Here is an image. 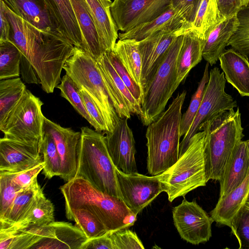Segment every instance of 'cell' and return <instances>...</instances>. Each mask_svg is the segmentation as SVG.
Instances as JSON below:
<instances>
[{
    "label": "cell",
    "mask_w": 249,
    "mask_h": 249,
    "mask_svg": "<svg viewBox=\"0 0 249 249\" xmlns=\"http://www.w3.org/2000/svg\"><path fill=\"white\" fill-rule=\"evenodd\" d=\"M66 213L83 209L95 214L108 231L129 228L137 220L135 214L119 198L105 194L81 177L61 186Z\"/></svg>",
    "instance_id": "6da1fadb"
},
{
    "label": "cell",
    "mask_w": 249,
    "mask_h": 249,
    "mask_svg": "<svg viewBox=\"0 0 249 249\" xmlns=\"http://www.w3.org/2000/svg\"><path fill=\"white\" fill-rule=\"evenodd\" d=\"M186 95L185 90L178 93L167 109L147 126V169L151 175L161 174L178 159L181 110Z\"/></svg>",
    "instance_id": "7a4b0ae2"
},
{
    "label": "cell",
    "mask_w": 249,
    "mask_h": 249,
    "mask_svg": "<svg viewBox=\"0 0 249 249\" xmlns=\"http://www.w3.org/2000/svg\"><path fill=\"white\" fill-rule=\"evenodd\" d=\"M239 109L225 110L200 124L205 132L204 156L208 180H219L236 145L244 136Z\"/></svg>",
    "instance_id": "3957f363"
},
{
    "label": "cell",
    "mask_w": 249,
    "mask_h": 249,
    "mask_svg": "<svg viewBox=\"0 0 249 249\" xmlns=\"http://www.w3.org/2000/svg\"><path fill=\"white\" fill-rule=\"evenodd\" d=\"M76 177L87 180L101 192L122 199L116 167L109 155L103 133L81 128Z\"/></svg>",
    "instance_id": "277c9868"
},
{
    "label": "cell",
    "mask_w": 249,
    "mask_h": 249,
    "mask_svg": "<svg viewBox=\"0 0 249 249\" xmlns=\"http://www.w3.org/2000/svg\"><path fill=\"white\" fill-rule=\"evenodd\" d=\"M205 132L196 133L190 139L187 149L176 162L158 175L163 192L172 202L208 181L204 156Z\"/></svg>",
    "instance_id": "5b68a950"
},
{
    "label": "cell",
    "mask_w": 249,
    "mask_h": 249,
    "mask_svg": "<svg viewBox=\"0 0 249 249\" xmlns=\"http://www.w3.org/2000/svg\"><path fill=\"white\" fill-rule=\"evenodd\" d=\"M63 69L96 103L105 119L106 132L112 131L120 118L110 99L97 61L82 49L74 46Z\"/></svg>",
    "instance_id": "8992f818"
},
{
    "label": "cell",
    "mask_w": 249,
    "mask_h": 249,
    "mask_svg": "<svg viewBox=\"0 0 249 249\" xmlns=\"http://www.w3.org/2000/svg\"><path fill=\"white\" fill-rule=\"evenodd\" d=\"M184 35L178 36L173 42L164 60L143 91L140 117L145 126L155 121L164 111L179 86L177 81L176 64Z\"/></svg>",
    "instance_id": "52a82bcc"
},
{
    "label": "cell",
    "mask_w": 249,
    "mask_h": 249,
    "mask_svg": "<svg viewBox=\"0 0 249 249\" xmlns=\"http://www.w3.org/2000/svg\"><path fill=\"white\" fill-rule=\"evenodd\" d=\"M40 99L26 89L23 96L0 127L5 138L41 146L45 116Z\"/></svg>",
    "instance_id": "ba28073f"
},
{
    "label": "cell",
    "mask_w": 249,
    "mask_h": 249,
    "mask_svg": "<svg viewBox=\"0 0 249 249\" xmlns=\"http://www.w3.org/2000/svg\"><path fill=\"white\" fill-rule=\"evenodd\" d=\"M226 81L224 72H221L217 67L211 70L200 106L189 130L180 143L179 156L185 152L201 124L220 112L237 107L236 101L225 90Z\"/></svg>",
    "instance_id": "9c48e42d"
},
{
    "label": "cell",
    "mask_w": 249,
    "mask_h": 249,
    "mask_svg": "<svg viewBox=\"0 0 249 249\" xmlns=\"http://www.w3.org/2000/svg\"><path fill=\"white\" fill-rule=\"evenodd\" d=\"M174 225L181 238L187 242L198 245L208 241L212 237L213 221L196 202L184 198L172 210Z\"/></svg>",
    "instance_id": "30bf717a"
},
{
    "label": "cell",
    "mask_w": 249,
    "mask_h": 249,
    "mask_svg": "<svg viewBox=\"0 0 249 249\" xmlns=\"http://www.w3.org/2000/svg\"><path fill=\"white\" fill-rule=\"evenodd\" d=\"M170 0H114L111 13L118 30L127 32L170 8Z\"/></svg>",
    "instance_id": "8fae6325"
},
{
    "label": "cell",
    "mask_w": 249,
    "mask_h": 249,
    "mask_svg": "<svg viewBox=\"0 0 249 249\" xmlns=\"http://www.w3.org/2000/svg\"><path fill=\"white\" fill-rule=\"evenodd\" d=\"M116 172L122 199L137 215L163 192L158 175L125 173L116 167Z\"/></svg>",
    "instance_id": "7c38bea8"
},
{
    "label": "cell",
    "mask_w": 249,
    "mask_h": 249,
    "mask_svg": "<svg viewBox=\"0 0 249 249\" xmlns=\"http://www.w3.org/2000/svg\"><path fill=\"white\" fill-rule=\"evenodd\" d=\"M4 11L11 26L10 40L18 47L31 65L40 61L46 53L51 35L38 30L14 13L5 3Z\"/></svg>",
    "instance_id": "4fadbf2b"
},
{
    "label": "cell",
    "mask_w": 249,
    "mask_h": 249,
    "mask_svg": "<svg viewBox=\"0 0 249 249\" xmlns=\"http://www.w3.org/2000/svg\"><path fill=\"white\" fill-rule=\"evenodd\" d=\"M189 30L160 31L139 41L138 47L142 61V88L143 92L164 60L173 42L178 36Z\"/></svg>",
    "instance_id": "5bb4252c"
},
{
    "label": "cell",
    "mask_w": 249,
    "mask_h": 249,
    "mask_svg": "<svg viewBox=\"0 0 249 249\" xmlns=\"http://www.w3.org/2000/svg\"><path fill=\"white\" fill-rule=\"evenodd\" d=\"M43 131L50 134L55 142L60 157L61 167L59 177L67 182L76 176L78 148L81 132L63 127L44 118Z\"/></svg>",
    "instance_id": "9a60e30c"
},
{
    "label": "cell",
    "mask_w": 249,
    "mask_h": 249,
    "mask_svg": "<svg viewBox=\"0 0 249 249\" xmlns=\"http://www.w3.org/2000/svg\"><path fill=\"white\" fill-rule=\"evenodd\" d=\"M97 62L110 99L119 117L128 119L131 118V114L140 116L141 105L133 97L120 78L106 52Z\"/></svg>",
    "instance_id": "2e32d148"
},
{
    "label": "cell",
    "mask_w": 249,
    "mask_h": 249,
    "mask_svg": "<svg viewBox=\"0 0 249 249\" xmlns=\"http://www.w3.org/2000/svg\"><path fill=\"white\" fill-rule=\"evenodd\" d=\"M126 118H120L111 132L103 133L107 149L115 167L125 173L138 172L135 141Z\"/></svg>",
    "instance_id": "e0dca14e"
},
{
    "label": "cell",
    "mask_w": 249,
    "mask_h": 249,
    "mask_svg": "<svg viewBox=\"0 0 249 249\" xmlns=\"http://www.w3.org/2000/svg\"><path fill=\"white\" fill-rule=\"evenodd\" d=\"M41 147L10 140L0 139V172L15 173L43 161Z\"/></svg>",
    "instance_id": "ac0fdd59"
},
{
    "label": "cell",
    "mask_w": 249,
    "mask_h": 249,
    "mask_svg": "<svg viewBox=\"0 0 249 249\" xmlns=\"http://www.w3.org/2000/svg\"><path fill=\"white\" fill-rule=\"evenodd\" d=\"M2 0L14 13L41 32L66 39L60 33L54 14L46 0Z\"/></svg>",
    "instance_id": "d6986e66"
},
{
    "label": "cell",
    "mask_w": 249,
    "mask_h": 249,
    "mask_svg": "<svg viewBox=\"0 0 249 249\" xmlns=\"http://www.w3.org/2000/svg\"><path fill=\"white\" fill-rule=\"evenodd\" d=\"M192 25L172 7L154 19L143 23L124 33H119V39H133L140 41L153 33L160 31L189 30Z\"/></svg>",
    "instance_id": "ffe728a7"
},
{
    "label": "cell",
    "mask_w": 249,
    "mask_h": 249,
    "mask_svg": "<svg viewBox=\"0 0 249 249\" xmlns=\"http://www.w3.org/2000/svg\"><path fill=\"white\" fill-rule=\"evenodd\" d=\"M249 170V140L241 141L234 148L222 174L219 197L237 187L244 179Z\"/></svg>",
    "instance_id": "44dd1931"
},
{
    "label": "cell",
    "mask_w": 249,
    "mask_h": 249,
    "mask_svg": "<svg viewBox=\"0 0 249 249\" xmlns=\"http://www.w3.org/2000/svg\"><path fill=\"white\" fill-rule=\"evenodd\" d=\"M218 60L226 80L241 96L249 97V61L232 48L225 50Z\"/></svg>",
    "instance_id": "7402d4cb"
},
{
    "label": "cell",
    "mask_w": 249,
    "mask_h": 249,
    "mask_svg": "<svg viewBox=\"0 0 249 249\" xmlns=\"http://www.w3.org/2000/svg\"><path fill=\"white\" fill-rule=\"evenodd\" d=\"M94 20L101 47L106 52L113 50L118 38L117 28L113 19L111 0H85Z\"/></svg>",
    "instance_id": "603a6c76"
},
{
    "label": "cell",
    "mask_w": 249,
    "mask_h": 249,
    "mask_svg": "<svg viewBox=\"0 0 249 249\" xmlns=\"http://www.w3.org/2000/svg\"><path fill=\"white\" fill-rule=\"evenodd\" d=\"M249 193V170L243 181L226 196L219 197L210 216L217 224L231 227V222L246 203Z\"/></svg>",
    "instance_id": "cb8c5ba5"
},
{
    "label": "cell",
    "mask_w": 249,
    "mask_h": 249,
    "mask_svg": "<svg viewBox=\"0 0 249 249\" xmlns=\"http://www.w3.org/2000/svg\"><path fill=\"white\" fill-rule=\"evenodd\" d=\"M51 235L34 246L33 249H80L88 239L76 225L61 221L51 223Z\"/></svg>",
    "instance_id": "d4e9b609"
},
{
    "label": "cell",
    "mask_w": 249,
    "mask_h": 249,
    "mask_svg": "<svg viewBox=\"0 0 249 249\" xmlns=\"http://www.w3.org/2000/svg\"><path fill=\"white\" fill-rule=\"evenodd\" d=\"M237 14L222 20L211 30L205 40L202 57L211 66L216 63L235 32L239 24Z\"/></svg>",
    "instance_id": "484cf974"
},
{
    "label": "cell",
    "mask_w": 249,
    "mask_h": 249,
    "mask_svg": "<svg viewBox=\"0 0 249 249\" xmlns=\"http://www.w3.org/2000/svg\"><path fill=\"white\" fill-rule=\"evenodd\" d=\"M82 36V49L97 61L105 53L85 0H70Z\"/></svg>",
    "instance_id": "4316f807"
},
{
    "label": "cell",
    "mask_w": 249,
    "mask_h": 249,
    "mask_svg": "<svg viewBox=\"0 0 249 249\" xmlns=\"http://www.w3.org/2000/svg\"><path fill=\"white\" fill-rule=\"evenodd\" d=\"M204 43V41L193 29L184 34L176 64L178 85L186 79L191 69L201 61Z\"/></svg>",
    "instance_id": "83f0119b"
},
{
    "label": "cell",
    "mask_w": 249,
    "mask_h": 249,
    "mask_svg": "<svg viewBox=\"0 0 249 249\" xmlns=\"http://www.w3.org/2000/svg\"><path fill=\"white\" fill-rule=\"evenodd\" d=\"M51 8L61 34L82 49V36L70 0H46Z\"/></svg>",
    "instance_id": "f1b7e54d"
},
{
    "label": "cell",
    "mask_w": 249,
    "mask_h": 249,
    "mask_svg": "<svg viewBox=\"0 0 249 249\" xmlns=\"http://www.w3.org/2000/svg\"><path fill=\"white\" fill-rule=\"evenodd\" d=\"M42 191L37 178L29 187L20 190L3 216L0 218V230L20 221L30 210Z\"/></svg>",
    "instance_id": "f546056e"
},
{
    "label": "cell",
    "mask_w": 249,
    "mask_h": 249,
    "mask_svg": "<svg viewBox=\"0 0 249 249\" xmlns=\"http://www.w3.org/2000/svg\"><path fill=\"white\" fill-rule=\"evenodd\" d=\"M55 221L54 208L42 191L30 210L18 222L0 231H17L31 226H44Z\"/></svg>",
    "instance_id": "4dcf8cb0"
},
{
    "label": "cell",
    "mask_w": 249,
    "mask_h": 249,
    "mask_svg": "<svg viewBox=\"0 0 249 249\" xmlns=\"http://www.w3.org/2000/svg\"><path fill=\"white\" fill-rule=\"evenodd\" d=\"M138 44L139 41L133 39H119L113 51L133 80L142 88V61Z\"/></svg>",
    "instance_id": "1f68e13d"
},
{
    "label": "cell",
    "mask_w": 249,
    "mask_h": 249,
    "mask_svg": "<svg viewBox=\"0 0 249 249\" xmlns=\"http://www.w3.org/2000/svg\"><path fill=\"white\" fill-rule=\"evenodd\" d=\"M26 89L19 77L0 80V127L4 124Z\"/></svg>",
    "instance_id": "d6a6232c"
},
{
    "label": "cell",
    "mask_w": 249,
    "mask_h": 249,
    "mask_svg": "<svg viewBox=\"0 0 249 249\" xmlns=\"http://www.w3.org/2000/svg\"><path fill=\"white\" fill-rule=\"evenodd\" d=\"M224 18L216 0H201L192 23V29L205 41L211 30Z\"/></svg>",
    "instance_id": "836d02e7"
},
{
    "label": "cell",
    "mask_w": 249,
    "mask_h": 249,
    "mask_svg": "<svg viewBox=\"0 0 249 249\" xmlns=\"http://www.w3.org/2000/svg\"><path fill=\"white\" fill-rule=\"evenodd\" d=\"M22 53L11 41L0 43V80L19 77Z\"/></svg>",
    "instance_id": "e575fe53"
},
{
    "label": "cell",
    "mask_w": 249,
    "mask_h": 249,
    "mask_svg": "<svg viewBox=\"0 0 249 249\" xmlns=\"http://www.w3.org/2000/svg\"><path fill=\"white\" fill-rule=\"evenodd\" d=\"M67 218L74 221L88 239L95 238L108 232L102 222L91 212L83 209L66 213Z\"/></svg>",
    "instance_id": "d590c367"
},
{
    "label": "cell",
    "mask_w": 249,
    "mask_h": 249,
    "mask_svg": "<svg viewBox=\"0 0 249 249\" xmlns=\"http://www.w3.org/2000/svg\"><path fill=\"white\" fill-rule=\"evenodd\" d=\"M56 88L60 89L61 96L68 100L75 110L99 132L98 125L88 113L80 90L75 82L66 74Z\"/></svg>",
    "instance_id": "8d00e7d4"
},
{
    "label": "cell",
    "mask_w": 249,
    "mask_h": 249,
    "mask_svg": "<svg viewBox=\"0 0 249 249\" xmlns=\"http://www.w3.org/2000/svg\"><path fill=\"white\" fill-rule=\"evenodd\" d=\"M52 230L50 223L44 226H31L17 231H6L14 235L9 249H31L38 242L49 238Z\"/></svg>",
    "instance_id": "74e56055"
},
{
    "label": "cell",
    "mask_w": 249,
    "mask_h": 249,
    "mask_svg": "<svg viewBox=\"0 0 249 249\" xmlns=\"http://www.w3.org/2000/svg\"><path fill=\"white\" fill-rule=\"evenodd\" d=\"M237 16L239 24L227 46H231L249 61V7L242 6Z\"/></svg>",
    "instance_id": "f35d334b"
},
{
    "label": "cell",
    "mask_w": 249,
    "mask_h": 249,
    "mask_svg": "<svg viewBox=\"0 0 249 249\" xmlns=\"http://www.w3.org/2000/svg\"><path fill=\"white\" fill-rule=\"evenodd\" d=\"M44 166L42 173L46 178L51 179L60 175L61 159L56 146L51 135L43 131L41 146Z\"/></svg>",
    "instance_id": "ab89813d"
},
{
    "label": "cell",
    "mask_w": 249,
    "mask_h": 249,
    "mask_svg": "<svg viewBox=\"0 0 249 249\" xmlns=\"http://www.w3.org/2000/svg\"><path fill=\"white\" fill-rule=\"evenodd\" d=\"M209 64L207 63L202 77L198 83L196 91L192 96L188 108L182 115L180 127L181 137L188 132L200 106L204 89L209 78Z\"/></svg>",
    "instance_id": "60d3db41"
},
{
    "label": "cell",
    "mask_w": 249,
    "mask_h": 249,
    "mask_svg": "<svg viewBox=\"0 0 249 249\" xmlns=\"http://www.w3.org/2000/svg\"><path fill=\"white\" fill-rule=\"evenodd\" d=\"M240 249H249V208L245 205L233 219L230 227Z\"/></svg>",
    "instance_id": "b9f144b4"
},
{
    "label": "cell",
    "mask_w": 249,
    "mask_h": 249,
    "mask_svg": "<svg viewBox=\"0 0 249 249\" xmlns=\"http://www.w3.org/2000/svg\"><path fill=\"white\" fill-rule=\"evenodd\" d=\"M106 53L110 62L121 80L133 97L142 106L143 95L142 88L133 80L113 50L107 51Z\"/></svg>",
    "instance_id": "7bdbcfd3"
},
{
    "label": "cell",
    "mask_w": 249,
    "mask_h": 249,
    "mask_svg": "<svg viewBox=\"0 0 249 249\" xmlns=\"http://www.w3.org/2000/svg\"><path fill=\"white\" fill-rule=\"evenodd\" d=\"M21 190L13 182L11 173L0 172V218L3 216Z\"/></svg>",
    "instance_id": "ee69618b"
},
{
    "label": "cell",
    "mask_w": 249,
    "mask_h": 249,
    "mask_svg": "<svg viewBox=\"0 0 249 249\" xmlns=\"http://www.w3.org/2000/svg\"><path fill=\"white\" fill-rule=\"evenodd\" d=\"M114 249H144L143 245L135 232L126 228L110 231Z\"/></svg>",
    "instance_id": "f6af8a7d"
},
{
    "label": "cell",
    "mask_w": 249,
    "mask_h": 249,
    "mask_svg": "<svg viewBox=\"0 0 249 249\" xmlns=\"http://www.w3.org/2000/svg\"><path fill=\"white\" fill-rule=\"evenodd\" d=\"M44 166V160L25 170L12 174V181L20 189L29 187L37 178V175L42 171Z\"/></svg>",
    "instance_id": "bcb514c9"
},
{
    "label": "cell",
    "mask_w": 249,
    "mask_h": 249,
    "mask_svg": "<svg viewBox=\"0 0 249 249\" xmlns=\"http://www.w3.org/2000/svg\"><path fill=\"white\" fill-rule=\"evenodd\" d=\"M201 0H170L171 7L192 25Z\"/></svg>",
    "instance_id": "7dc6e473"
},
{
    "label": "cell",
    "mask_w": 249,
    "mask_h": 249,
    "mask_svg": "<svg viewBox=\"0 0 249 249\" xmlns=\"http://www.w3.org/2000/svg\"><path fill=\"white\" fill-rule=\"evenodd\" d=\"M83 97L87 110L98 125L99 132L105 133L107 131L104 117L98 106L83 88H79Z\"/></svg>",
    "instance_id": "c3c4849f"
},
{
    "label": "cell",
    "mask_w": 249,
    "mask_h": 249,
    "mask_svg": "<svg viewBox=\"0 0 249 249\" xmlns=\"http://www.w3.org/2000/svg\"><path fill=\"white\" fill-rule=\"evenodd\" d=\"M110 231L91 239H88L81 247L80 249H114L110 236Z\"/></svg>",
    "instance_id": "681fc988"
},
{
    "label": "cell",
    "mask_w": 249,
    "mask_h": 249,
    "mask_svg": "<svg viewBox=\"0 0 249 249\" xmlns=\"http://www.w3.org/2000/svg\"><path fill=\"white\" fill-rule=\"evenodd\" d=\"M222 16L228 18L237 14L243 6L241 0H216Z\"/></svg>",
    "instance_id": "f907efd6"
},
{
    "label": "cell",
    "mask_w": 249,
    "mask_h": 249,
    "mask_svg": "<svg viewBox=\"0 0 249 249\" xmlns=\"http://www.w3.org/2000/svg\"><path fill=\"white\" fill-rule=\"evenodd\" d=\"M20 73L23 80L28 83H40L36 72L27 59L22 54L20 63Z\"/></svg>",
    "instance_id": "816d5d0a"
},
{
    "label": "cell",
    "mask_w": 249,
    "mask_h": 249,
    "mask_svg": "<svg viewBox=\"0 0 249 249\" xmlns=\"http://www.w3.org/2000/svg\"><path fill=\"white\" fill-rule=\"evenodd\" d=\"M0 43L10 40L11 26L4 11V2L0 0Z\"/></svg>",
    "instance_id": "f5cc1de1"
},
{
    "label": "cell",
    "mask_w": 249,
    "mask_h": 249,
    "mask_svg": "<svg viewBox=\"0 0 249 249\" xmlns=\"http://www.w3.org/2000/svg\"><path fill=\"white\" fill-rule=\"evenodd\" d=\"M249 0H241L243 6H246Z\"/></svg>",
    "instance_id": "db71d44e"
},
{
    "label": "cell",
    "mask_w": 249,
    "mask_h": 249,
    "mask_svg": "<svg viewBox=\"0 0 249 249\" xmlns=\"http://www.w3.org/2000/svg\"><path fill=\"white\" fill-rule=\"evenodd\" d=\"M246 205H249V196L248 197L247 200L246 201Z\"/></svg>",
    "instance_id": "11a10c76"
},
{
    "label": "cell",
    "mask_w": 249,
    "mask_h": 249,
    "mask_svg": "<svg viewBox=\"0 0 249 249\" xmlns=\"http://www.w3.org/2000/svg\"><path fill=\"white\" fill-rule=\"evenodd\" d=\"M246 6L249 7V0H248V3H247V5Z\"/></svg>",
    "instance_id": "9f6ffc18"
},
{
    "label": "cell",
    "mask_w": 249,
    "mask_h": 249,
    "mask_svg": "<svg viewBox=\"0 0 249 249\" xmlns=\"http://www.w3.org/2000/svg\"><path fill=\"white\" fill-rule=\"evenodd\" d=\"M245 205H246V204H245ZM247 205V206L249 208V205Z\"/></svg>",
    "instance_id": "6f0895ef"
},
{
    "label": "cell",
    "mask_w": 249,
    "mask_h": 249,
    "mask_svg": "<svg viewBox=\"0 0 249 249\" xmlns=\"http://www.w3.org/2000/svg\"></svg>",
    "instance_id": "680465c9"
}]
</instances>
